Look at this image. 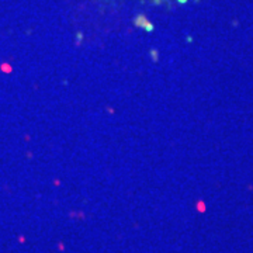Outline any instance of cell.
Segmentation results:
<instances>
[{
    "label": "cell",
    "instance_id": "3",
    "mask_svg": "<svg viewBox=\"0 0 253 253\" xmlns=\"http://www.w3.org/2000/svg\"><path fill=\"white\" fill-rule=\"evenodd\" d=\"M153 2H155L156 4H159V3H160V0H153Z\"/></svg>",
    "mask_w": 253,
    "mask_h": 253
},
{
    "label": "cell",
    "instance_id": "1",
    "mask_svg": "<svg viewBox=\"0 0 253 253\" xmlns=\"http://www.w3.org/2000/svg\"><path fill=\"white\" fill-rule=\"evenodd\" d=\"M134 24L137 25V27L143 28V30L148 31V33H152V31H153V24H150V23L146 20V17H145V15H142V14L135 17Z\"/></svg>",
    "mask_w": 253,
    "mask_h": 253
},
{
    "label": "cell",
    "instance_id": "2",
    "mask_svg": "<svg viewBox=\"0 0 253 253\" xmlns=\"http://www.w3.org/2000/svg\"><path fill=\"white\" fill-rule=\"evenodd\" d=\"M177 3H180V4H184V3H187V0H177Z\"/></svg>",
    "mask_w": 253,
    "mask_h": 253
}]
</instances>
